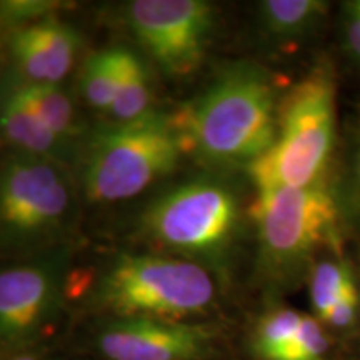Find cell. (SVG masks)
<instances>
[{
	"label": "cell",
	"instance_id": "7",
	"mask_svg": "<svg viewBox=\"0 0 360 360\" xmlns=\"http://www.w3.org/2000/svg\"><path fill=\"white\" fill-rule=\"evenodd\" d=\"M334 137L335 84L330 72L317 69L281 102L276 142L247 167L257 192L321 182Z\"/></svg>",
	"mask_w": 360,
	"mask_h": 360
},
{
	"label": "cell",
	"instance_id": "4",
	"mask_svg": "<svg viewBox=\"0 0 360 360\" xmlns=\"http://www.w3.org/2000/svg\"><path fill=\"white\" fill-rule=\"evenodd\" d=\"M247 215L257 231V304L290 289L315 252L334 244L339 227V209L322 182L260 191Z\"/></svg>",
	"mask_w": 360,
	"mask_h": 360
},
{
	"label": "cell",
	"instance_id": "22",
	"mask_svg": "<svg viewBox=\"0 0 360 360\" xmlns=\"http://www.w3.org/2000/svg\"><path fill=\"white\" fill-rule=\"evenodd\" d=\"M352 6L360 11V0H355V2H352Z\"/></svg>",
	"mask_w": 360,
	"mask_h": 360
},
{
	"label": "cell",
	"instance_id": "1",
	"mask_svg": "<svg viewBox=\"0 0 360 360\" xmlns=\"http://www.w3.org/2000/svg\"><path fill=\"white\" fill-rule=\"evenodd\" d=\"M70 327L89 321H236L231 294L210 270L159 252H125L69 283ZM70 330V328H69Z\"/></svg>",
	"mask_w": 360,
	"mask_h": 360
},
{
	"label": "cell",
	"instance_id": "6",
	"mask_svg": "<svg viewBox=\"0 0 360 360\" xmlns=\"http://www.w3.org/2000/svg\"><path fill=\"white\" fill-rule=\"evenodd\" d=\"M182 155L170 114L152 110L132 122H112L82 146L80 188L94 204L129 200L172 174Z\"/></svg>",
	"mask_w": 360,
	"mask_h": 360
},
{
	"label": "cell",
	"instance_id": "12",
	"mask_svg": "<svg viewBox=\"0 0 360 360\" xmlns=\"http://www.w3.org/2000/svg\"><path fill=\"white\" fill-rule=\"evenodd\" d=\"M4 139L11 150L44 157L70 167L80 159L82 146L65 141L53 132L30 105H27L11 84L4 90L2 112H0Z\"/></svg>",
	"mask_w": 360,
	"mask_h": 360
},
{
	"label": "cell",
	"instance_id": "18",
	"mask_svg": "<svg viewBox=\"0 0 360 360\" xmlns=\"http://www.w3.org/2000/svg\"><path fill=\"white\" fill-rule=\"evenodd\" d=\"M60 8H64V4L49 2V0H8L2 2L0 11H2L4 25L7 24L12 29H17L57 15Z\"/></svg>",
	"mask_w": 360,
	"mask_h": 360
},
{
	"label": "cell",
	"instance_id": "21",
	"mask_svg": "<svg viewBox=\"0 0 360 360\" xmlns=\"http://www.w3.org/2000/svg\"><path fill=\"white\" fill-rule=\"evenodd\" d=\"M347 17H345V44L349 52L352 53L354 60L360 64V11L352 6V2L345 7Z\"/></svg>",
	"mask_w": 360,
	"mask_h": 360
},
{
	"label": "cell",
	"instance_id": "20",
	"mask_svg": "<svg viewBox=\"0 0 360 360\" xmlns=\"http://www.w3.org/2000/svg\"><path fill=\"white\" fill-rule=\"evenodd\" d=\"M0 360H79L72 352L65 339L45 342L17 352L0 355Z\"/></svg>",
	"mask_w": 360,
	"mask_h": 360
},
{
	"label": "cell",
	"instance_id": "3",
	"mask_svg": "<svg viewBox=\"0 0 360 360\" xmlns=\"http://www.w3.org/2000/svg\"><path fill=\"white\" fill-rule=\"evenodd\" d=\"M141 237L154 252L191 260L232 290V257L242 227L238 197L217 177H195L170 187L143 210Z\"/></svg>",
	"mask_w": 360,
	"mask_h": 360
},
{
	"label": "cell",
	"instance_id": "8",
	"mask_svg": "<svg viewBox=\"0 0 360 360\" xmlns=\"http://www.w3.org/2000/svg\"><path fill=\"white\" fill-rule=\"evenodd\" d=\"M236 321H89L65 340L79 360H237Z\"/></svg>",
	"mask_w": 360,
	"mask_h": 360
},
{
	"label": "cell",
	"instance_id": "10",
	"mask_svg": "<svg viewBox=\"0 0 360 360\" xmlns=\"http://www.w3.org/2000/svg\"><path fill=\"white\" fill-rule=\"evenodd\" d=\"M124 22L165 75L186 79L204 62L214 8L204 0H134L124 6Z\"/></svg>",
	"mask_w": 360,
	"mask_h": 360
},
{
	"label": "cell",
	"instance_id": "15",
	"mask_svg": "<svg viewBox=\"0 0 360 360\" xmlns=\"http://www.w3.org/2000/svg\"><path fill=\"white\" fill-rule=\"evenodd\" d=\"M150 87V75L139 53L119 45V82L109 110L112 122H132L152 112Z\"/></svg>",
	"mask_w": 360,
	"mask_h": 360
},
{
	"label": "cell",
	"instance_id": "13",
	"mask_svg": "<svg viewBox=\"0 0 360 360\" xmlns=\"http://www.w3.org/2000/svg\"><path fill=\"white\" fill-rule=\"evenodd\" d=\"M11 85L53 132L65 141L79 143L85 134L82 115L75 107L74 97L60 84H29L15 79Z\"/></svg>",
	"mask_w": 360,
	"mask_h": 360
},
{
	"label": "cell",
	"instance_id": "19",
	"mask_svg": "<svg viewBox=\"0 0 360 360\" xmlns=\"http://www.w3.org/2000/svg\"><path fill=\"white\" fill-rule=\"evenodd\" d=\"M360 310V294L357 283L352 282L349 289L344 292L340 297L339 302L332 307L330 312L322 322V326L327 328L328 332H349L352 330L359 319Z\"/></svg>",
	"mask_w": 360,
	"mask_h": 360
},
{
	"label": "cell",
	"instance_id": "17",
	"mask_svg": "<svg viewBox=\"0 0 360 360\" xmlns=\"http://www.w3.org/2000/svg\"><path fill=\"white\" fill-rule=\"evenodd\" d=\"M352 282H355L354 274L345 262L326 260L315 265L309 277V295L314 317L321 322L326 321L328 312Z\"/></svg>",
	"mask_w": 360,
	"mask_h": 360
},
{
	"label": "cell",
	"instance_id": "9",
	"mask_svg": "<svg viewBox=\"0 0 360 360\" xmlns=\"http://www.w3.org/2000/svg\"><path fill=\"white\" fill-rule=\"evenodd\" d=\"M67 249L0 272V355L65 339L70 328Z\"/></svg>",
	"mask_w": 360,
	"mask_h": 360
},
{
	"label": "cell",
	"instance_id": "14",
	"mask_svg": "<svg viewBox=\"0 0 360 360\" xmlns=\"http://www.w3.org/2000/svg\"><path fill=\"white\" fill-rule=\"evenodd\" d=\"M259 24L269 39L294 42L322 20L327 4L321 0H265L259 4Z\"/></svg>",
	"mask_w": 360,
	"mask_h": 360
},
{
	"label": "cell",
	"instance_id": "5",
	"mask_svg": "<svg viewBox=\"0 0 360 360\" xmlns=\"http://www.w3.org/2000/svg\"><path fill=\"white\" fill-rule=\"evenodd\" d=\"M79 192L67 165L8 150L0 175L2 250L20 260L65 249L77 224Z\"/></svg>",
	"mask_w": 360,
	"mask_h": 360
},
{
	"label": "cell",
	"instance_id": "11",
	"mask_svg": "<svg viewBox=\"0 0 360 360\" xmlns=\"http://www.w3.org/2000/svg\"><path fill=\"white\" fill-rule=\"evenodd\" d=\"M80 51V35L57 15L12 29L8 53L17 79L29 84H60Z\"/></svg>",
	"mask_w": 360,
	"mask_h": 360
},
{
	"label": "cell",
	"instance_id": "16",
	"mask_svg": "<svg viewBox=\"0 0 360 360\" xmlns=\"http://www.w3.org/2000/svg\"><path fill=\"white\" fill-rule=\"evenodd\" d=\"M119 82V45L92 53L80 72V92L92 109L109 114Z\"/></svg>",
	"mask_w": 360,
	"mask_h": 360
},
{
	"label": "cell",
	"instance_id": "2",
	"mask_svg": "<svg viewBox=\"0 0 360 360\" xmlns=\"http://www.w3.org/2000/svg\"><path fill=\"white\" fill-rule=\"evenodd\" d=\"M278 107L277 85L269 72L238 62L219 72L170 120L184 155L210 167H249L276 142Z\"/></svg>",
	"mask_w": 360,
	"mask_h": 360
}]
</instances>
